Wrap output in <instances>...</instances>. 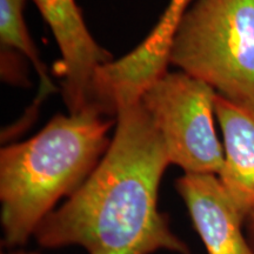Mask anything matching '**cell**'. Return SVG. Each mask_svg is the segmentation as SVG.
Wrapping results in <instances>:
<instances>
[{"label":"cell","instance_id":"cell-1","mask_svg":"<svg viewBox=\"0 0 254 254\" xmlns=\"http://www.w3.org/2000/svg\"><path fill=\"white\" fill-rule=\"evenodd\" d=\"M117 127L100 163L34 232L45 249L81 246L88 254H190L158 209L170 159L160 133L139 101L117 110Z\"/></svg>","mask_w":254,"mask_h":254},{"label":"cell","instance_id":"cell-2","mask_svg":"<svg viewBox=\"0 0 254 254\" xmlns=\"http://www.w3.org/2000/svg\"><path fill=\"white\" fill-rule=\"evenodd\" d=\"M112 120L91 109L53 118L27 140L0 151L2 244L23 246L40 222L87 180L111 140Z\"/></svg>","mask_w":254,"mask_h":254},{"label":"cell","instance_id":"cell-3","mask_svg":"<svg viewBox=\"0 0 254 254\" xmlns=\"http://www.w3.org/2000/svg\"><path fill=\"white\" fill-rule=\"evenodd\" d=\"M168 63L227 99L254 105V0H194Z\"/></svg>","mask_w":254,"mask_h":254},{"label":"cell","instance_id":"cell-4","mask_svg":"<svg viewBox=\"0 0 254 254\" xmlns=\"http://www.w3.org/2000/svg\"><path fill=\"white\" fill-rule=\"evenodd\" d=\"M215 94L206 82L180 71L165 73L140 98L170 163L185 173L219 176L224 166V147L214 126Z\"/></svg>","mask_w":254,"mask_h":254},{"label":"cell","instance_id":"cell-5","mask_svg":"<svg viewBox=\"0 0 254 254\" xmlns=\"http://www.w3.org/2000/svg\"><path fill=\"white\" fill-rule=\"evenodd\" d=\"M58 44L62 92L69 114L90 110L95 75L112 55L92 37L75 0H33Z\"/></svg>","mask_w":254,"mask_h":254},{"label":"cell","instance_id":"cell-6","mask_svg":"<svg viewBox=\"0 0 254 254\" xmlns=\"http://www.w3.org/2000/svg\"><path fill=\"white\" fill-rule=\"evenodd\" d=\"M207 254H254L240 209L214 174L185 173L176 182Z\"/></svg>","mask_w":254,"mask_h":254},{"label":"cell","instance_id":"cell-7","mask_svg":"<svg viewBox=\"0 0 254 254\" xmlns=\"http://www.w3.org/2000/svg\"><path fill=\"white\" fill-rule=\"evenodd\" d=\"M224 166L219 179L245 218L254 213V105L215 94Z\"/></svg>","mask_w":254,"mask_h":254},{"label":"cell","instance_id":"cell-8","mask_svg":"<svg viewBox=\"0 0 254 254\" xmlns=\"http://www.w3.org/2000/svg\"><path fill=\"white\" fill-rule=\"evenodd\" d=\"M194 0H170L163 17L132 52L110 63L104 77L111 90L126 98H140L146 88L167 73L171 43L183 15Z\"/></svg>","mask_w":254,"mask_h":254},{"label":"cell","instance_id":"cell-9","mask_svg":"<svg viewBox=\"0 0 254 254\" xmlns=\"http://www.w3.org/2000/svg\"><path fill=\"white\" fill-rule=\"evenodd\" d=\"M25 0H0V40L6 47L17 50L21 55L30 59L40 78V94L34 103V110L38 101L51 92L55 86L51 82L47 69L41 62L38 51L28 33L24 19Z\"/></svg>","mask_w":254,"mask_h":254},{"label":"cell","instance_id":"cell-10","mask_svg":"<svg viewBox=\"0 0 254 254\" xmlns=\"http://www.w3.org/2000/svg\"><path fill=\"white\" fill-rule=\"evenodd\" d=\"M245 225H246V236L249 238L251 246H252L254 250V213L249 215V217L246 218Z\"/></svg>","mask_w":254,"mask_h":254},{"label":"cell","instance_id":"cell-11","mask_svg":"<svg viewBox=\"0 0 254 254\" xmlns=\"http://www.w3.org/2000/svg\"><path fill=\"white\" fill-rule=\"evenodd\" d=\"M1 254H38L36 252H12V253H1Z\"/></svg>","mask_w":254,"mask_h":254}]
</instances>
